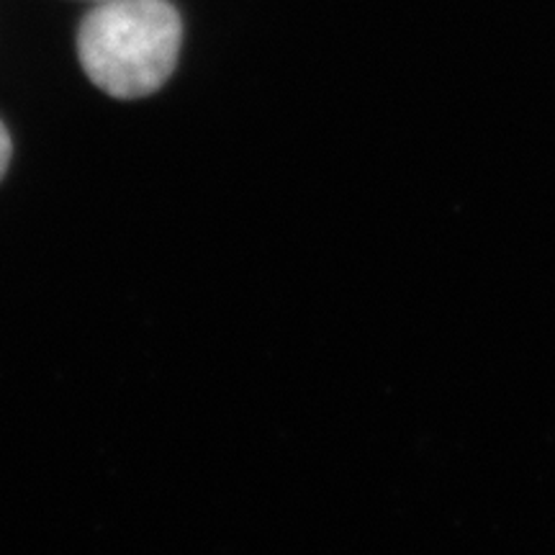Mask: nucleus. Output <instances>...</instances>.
<instances>
[{"mask_svg": "<svg viewBox=\"0 0 555 555\" xmlns=\"http://www.w3.org/2000/svg\"><path fill=\"white\" fill-rule=\"evenodd\" d=\"M9 163H11V137H9V129L3 127V121H0V180H3L5 170H9Z\"/></svg>", "mask_w": 555, "mask_h": 555, "instance_id": "f03ea898", "label": "nucleus"}, {"mask_svg": "<svg viewBox=\"0 0 555 555\" xmlns=\"http://www.w3.org/2000/svg\"><path fill=\"white\" fill-rule=\"evenodd\" d=\"M183 24L168 0H106L82 18L78 54L86 75L114 99H144L170 80Z\"/></svg>", "mask_w": 555, "mask_h": 555, "instance_id": "f257e3e1", "label": "nucleus"}]
</instances>
